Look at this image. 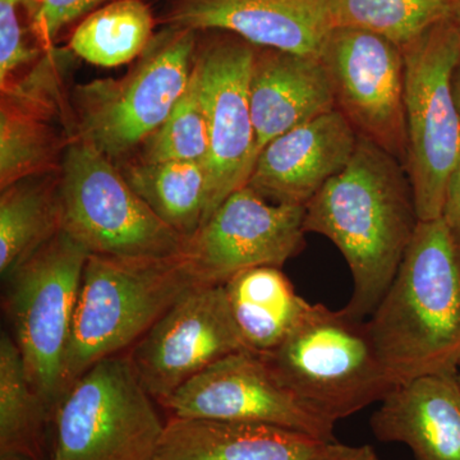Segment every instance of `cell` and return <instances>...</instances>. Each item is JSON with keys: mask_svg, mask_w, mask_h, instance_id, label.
Masks as SVG:
<instances>
[{"mask_svg": "<svg viewBox=\"0 0 460 460\" xmlns=\"http://www.w3.org/2000/svg\"><path fill=\"white\" fill-rule=\"evenodd\" d=\"M419 223L404 164L358 137L349 164L305 206V232L330 239L352 274L349 316L365 320L376 310Z\"/></svg>", "mask_w": 460, "mask_h": 460, "instance_id": "obj_1", "label": "cell"}, {"mask_svg": "<svg viewBox=\"0 0 460 460\" xmlns=\"http://www.w3.org/2000/svg\"><path fill=\"white\" fill-rule=\"evenodd\" d=\"M367 323L395 385L429 375H456L460 248L441 217L420 220L392 286Z\"/></svg>", "mask_w": 460, "mask_h": 460, "instance_id": "obj_2", "label": "cell"}, {"mask_svg": "<svg viewBox=\"0 0 460 460\" xmlns=\"http://www.w3.org/2000/svg\"><path fill=\"white\" fill-rule=\"evenodd\" d=\"M198 286L180 255L145 260L90 255L66 350V392L95 363L137 343Z\"/></svg>", "mask_w": 460, "mask_h": 460, "instance_id": "obj_3", "label": "cell"}, {"mask_svg": "<svg viewBox=\"0 0 460 460\" xmlns=\"http://www.w3.org/2000/svg\"><path fill=\"white\" fill-rule=\"evenodd\" d=\"M260 356L284 385L334 422L380 402L396 386L367 320L343 308L311 304L290 334Z\"/></svg>", "mask_w": 460, "mask_h": 460, "instance_id": "obj_4", "label": "cell"}, {"mask_svg": "<svg viewBox=\"0 0 460 460\" xmlns=\"http://www.w3.org/2000/svg\"><path fill=\"white\" fill-rule=\"evenodd\" d=\"M196 31L171 27L150 42L119 78H99L72 91L75 137L113 160L144 146L165 122L190 84Z\"/></svg>", "mask_w": 460, "mask_h": 460, "instance_id": "obj_5", "label": "cell"}, {"mask_svg": "<svg viewBox=\"0 0 460 460\" xmlns=\"http://www.w3.org/2000/svg\"><path fill=\"white\" fill-rule=\"evenodd\" d=\"M62 230L90 253L114 259L180 255L186 239L163 222L109 157L80 137L59 171Z\"/></svg>", "mask_w": 460, "mask_h": 460, "instance_id": "obj_6", "label": "cell"}, {"mask_svg": "<svg viewBox=\"0 0 460 460\" xmlns=\"http://www.w3.org/2000/svg\"><path fill=\"white\" fill-rule=\"evenodd\" d=\"M408 155L405 169L422 222L440 219L447 181L460 159V117L452 90L460 30L445 18L402 48Z\"/></svg>", "mask_w": 460, "mask_h": 460, "instance_id": "obj_7", "label": "cell"}, {"mask_svg": "<svg viewBox=\"0 0 460 460\" xmlns=\"http://www.w3.org/2000/svg\"><path fill=\"white\" fill-rule=\"evenodd\" d=\"M153 401L128 357L95 363L58 404L50 460H155L165 423Z\"/></svg>", "mask_w": 460, "mask_h": 460, "instance_id": "obj_8", "label": "cell"}, {"mask_svg": "<svg viewBox=\"0 0 460 460\" xmlns=\"http://www.w3.org/2000/svg\"><path fill=\"white\" fill-rule=\"evenodd\" d=\"M90 253L59 232L7 278L5 310L27 376L56 413L84 265Z\"/></svg>", "mask_w": 460, "mask_h": 460, "instance_id": "obj_9", "label": "cell"}, {"mask_svg": "<svg viewBox=\"0 0 460 460\" xmlns=\"http://www.w3.org/2000/svg\"><path fill=\"white\" fill-rule=\"evenodd\" d=\"M335 107L359 137L374 142L405 166L404 57L377 33L335 27L320 56Z\"/></svg>", "mask_w": 460, "mask_h": 460, "instance_id": "obj_10", "label": "cell"}, {"mask_svg": "<svg viewBox=\"0 0 460 460\" xmlns=\"http://www.w3.org/2000/svg\"><path fill=\"white\" fill-rule=\"evenodd\" d=\"M305 206L275 204L244 186L189 239L180 256L199 286L259 266L281 268L305 247Z\"/></svg>", "mask_w": 460, "mask_h": 460, "instance_id": "obj_11", "label": "cell"}, {"mask_svg": "<svg viewBox=\"0 0 460 460\" xmlns=\"http://www.w3.org/2000/svg\"><path fill=\"white\" fill-rule=\"evenodd\" d=\"M159 404L177 419L262 423L337 441L334 420L284 385L260 354L224 357Z\"/></svg>", "mask_w": 460, "mask_h": 460, "instance_id": "obj_12", "label": "cell"}, {"mask_svg": "<svg viewBox=\"0 0 460 460\" xmlns=\"http://www.w3.org/2000/svg\"><path fill=\"white\" fill-rule=\"evenodd\" d=\"M255 53L256 47L239 38L220 39L196 53L208 132L206 220L233 192L247 186L255 166L256 133L250 102Z\"/></svg>", "mask_w": 460, "mask_h": 460, "instance_id": "obj_13", "label": "cell"}, {"mask_svg": "<svg viewBox=\"0 0 460 460\" xmlns=\"http://www.w3.org/2000/svg\"><path fill=\"white\" fill-rule=\"evenodd\" d=\"M246 349L230 313L224 284L181 296L133 344V368L154 401L162 402L229 354Z\"/></svg>", "mask_w": 460, "mask_h": 460, "instance_id": "obj_14", "label": "cell"}, {"mask_svg": "<svg viewBox=\"0 0 460 460\" xmlns=\"http://www.w3.org/2000/svg\"><path fill=\"white\" fill-rule=\"evenodd\" d=\"M166 22L222 30L256 48L314 58L335 29L328 0H177Z\"/></svg>", "mask_w": 460, "mask_h": 460, "instance_id": "obj_15", "label": "cell"}, {"mask_svg": "<svg viewBox=\"0 0 460 460\" xmlns=\"http://www.w3.org/2000/svg\"><path fill=\"white\" fill-rule=\"evenodd\" d=\"M358 137L334 109L265 145L247 186L275 204L305 206L349 164Z\"/></svg>", "mask_w": 460, "mask_h": 460, "instance_id": "obj_16", "label": "cell"}, {"mask_svg": "<svg viewBox=\"0 0 460 460\" xmlns=\"http://www.w3.org/2000/svg\"><path fill=\"white\" fill-rule=\"evenodd\" d=\"M381 443H401L416 460H460L456 375H429L396 385L371 416Z\"/></svg>", "mask_w": 460, "mask_h": 460, "instance_id": "obj_17", "label": "cell"}, {"mask_svg": "<svg viewBox=\"0 0 460 460\" xmlns=\"http://www.w3.org/2000/svg\"><path fill=\"white\" fill-rule=\"evenodd\" d=\"M250 102L257 156L269 142L337 109L320 58L256 48Z\"/></svg>", "mask_w": 460, "mask_h": 460, "instance_id": "obj_18", "label": "cell"}, {"mask_svg": "<svg viewBox=\"0 0 460 460\" xmlns=\"http://www.w3.org/2000/svg\"><path fill=\"white\" fill-rule=\"evenodd\" d=\"M325 443L262 423L171 417L155 460H313Z\"/></svg>", "mask_w": 460, "mask_h": 460, "instance_id": "obj_19", "label": "cell"}, {"mask_svg": "<svg viewBox=\"0 0 460 460\" xmlns=\"http://www.w3.org/2000/svg\"><path fill=\"white\" fill-rule=\"evenodd\" d=\"M224 288L244 347L259 354L275 349L311 305L296 292L281 268L275 266L238 272Z\"/></svg>", "mask_w": 460, "mask_h": 460, "instance_id": "obj_20", "label": "cell"}, {"mask_svg": "<svg viewBox=\"0 0 460 460\" xmlns=\"http://www.w3.org/2000/svg\"><path fill=\"white\" fill-rule=\"evenodd\" d=\"M62 232L59 172L18 181L0 195V274L17 268Z\"/></svg>", "mask_w": 460, "mask_h": 460, "instance_id": "obj_21", "label": "cell"}, {"mask_svg": "<svg viewBox=\"0 0 460 460\" xmlns=\"http://www.w3.org/2000/svg\"><path fill=\"white\" fill-rule=\"evenodd\" d=\"M53 413L32 386L16 341L0 338V458L45 460Z\"/></svg>", "mask_w": 460, "mask_h": 460, "instance_id": "obj_22", "label": "cell"}, {"mask_svg": "<svg viewBox=\"0 0 460 460\" xmlns=\"http://www.w3.org/2000/svg\"><path fill=\"white\" fill-rule=\"evenodd\" d=\"M119 169L135 192L181 237H192L204 226L208 208V175L204 165L136 159Z\"/></svg>", "mask_w": 460, "mask_h": 460, "instance_id": "obj_23", "label": "cell"}, {"mask_svg": "<svg viewBox=\"0 0 460 460\" xmlns=\"http://www.w3.org/2000/svg\"><path fill=\"white\" fill-rule=\"evenodd\" d=\"M154 17L142 0H113L91 12L72 33L69 50L93 66H119L153 41Z\"/></svg>", "mask_w": 460, "mask_h": 460, "instance_id": "obj_24", "label": "cell"}, {"mask_svg": "<svg viewBox=\"0 0 460 460\" xmlns=\"http://www.w3.org/2000/svg\"><path fill=\"white\" fill-rule=\"evenodd\" d=\"M51 119L44 111L2 100L0 190L26 178L60 171L71 140H63Z\"/></svg>", "mask_w": 460, "mask_h": 460, "instance_id": "obj_25", "label": "cell"}, {"mask_svg": "<svg viewBox=\"0 0 460 460\" xmlns=\"http://www.w3.org/2000/svg\"><path fill=\"white\" fill-rule=\"evenodd\" d=\"M335 27H353L404 48L452 14L453 0H328Z\"/></svg>", "mask_w": 460, "mask_h": 460, "instance_id": "obj_26", "label": "cell"}, {"mask_svg": "<svg viewBox=\"0 0 460 460\" xmlns=\"http://www.w3.org/2000/svg\"><path fill=\"white\" fill-rule=\"evenodd\" d=\"M208 155V123L193 65L189 86L165 122L145 142L137 159L151 163L193 162L205 166Z\"/></svg>", "mask_w": 460, "mask_h": 460, "instance_id": "obj_27", "label": "cell"}, {"mask_svg": "<svg viewBox=\"0 0 460 460\" xmlns=\"http://www.w3.org/2000/svg\"><path fill=\"white\" fill-rule=\"evenodd\" d=\"M26 0H0V84L7 86L17 71L38 58L39 51L27 45L20 20Z\"/></svg>", "mask_w": 460, "mask_h": 460, "instance_id": "obj_28", "label": "cell"}, {"mask_svg": "<svg viewBox=\"0 0 460 460\" xmlns=\"http://www.w3.org/2000/svg\"><path fill=\"white\" fill-rule=\"evenodd\" d=\"M108 0H40L33 14V29L47 47L66 23Z\"/></svg>", "mask_w": 460, "mask_h": 460, "instance_id": "obj_29", "label": "cell"}, {"mask_svg": "<svg viewBox=\"0 0 460 460\" xmlns=\"http://www.w3.org/2000/svg\"><path fill=\"white\" fill-rule=\"evenodd\" d=\"M441 219L460 248V159L447 181Z\"/></svg>", "mask_w": 460, "mask_h": 460, "instance_id": "obj_30", "label": "cell"}, {"mask_svg": "<svg viewBox=\"0 0 460 460\" xmlns=\"http://www.w3.org/2000/svg\"><path fill=\"white\" fill-rule=\"evenodd\" d=\"M313 460H380L371 445L341 444L339 441H329L320 447Z\"/></svg>", "mask_w": 460, "mask_h": 460, "instance_id": "obj_31", "label": "cell"}, {"mask_svg": "<svg viewBox=\"0 0 460 460\" xmlns=\"http://www.w3.org/2000/svg\"><path fill=\"white\" fill-rule=\"evenodd\" d=\"M452 90L454 102H456V109H458L460 117V57L458 62H456V66H454L452 75Z\"/></svg>", "mask_w": 460, "mask_h": 460, "instance_id": "obj_32", "label": "cell"}, {"mask_svg": "<svg viewBox=\"0 0 460 460\" xmlns=\"http://www.w3.org/2000/svg\"><path fill=\"white\" fill-rule=\"evenodd\" d=\"M450 18H452L460 30V0H453L452 14H450Z\"/></svg>", "mask_w": 460, "mask_h": 460, "instance_id": "obj_33", "label": "cell"}, {"mask_svg": "<svg viewBox=\"0 0 460 460\" xmlns=\"http://www.w3.org/2000/svg\"><path fill=\"white\" fill-rule=\"evenodd\" d=\"M456 380H458L459 385H460V361L458 365V371H456Z\"/></svg>", "mask_w": 460, "mask_h": 460, "instance_id": "obj_34", "label": "cell"}, {"mask_svg": "<svg viewBox=\"0 0 460 460\" xmlns=\"http://www.w3.org/2000/svg\"><path fill=\"white\" fill-rule=\"evenodd\" d=\"M0 460H32L27 458H0Z\"/></svg>", "mask_w": 460, "mask_h": 460, "instance_id": "obj_35", "label": "cell"}]
</instances>
